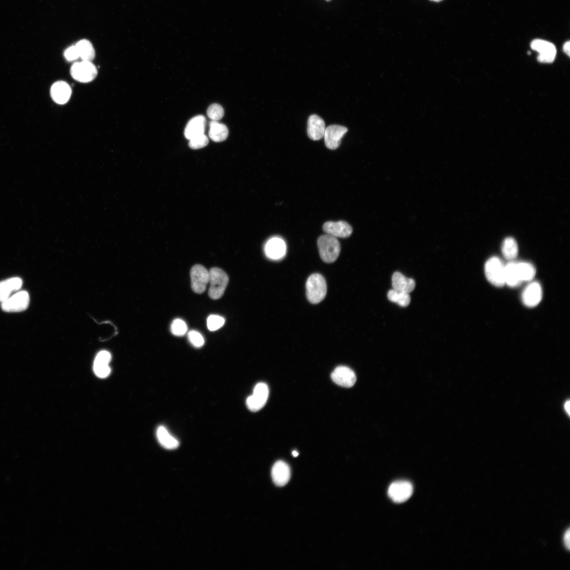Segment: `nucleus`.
I'll return each instance as SVG.
<instances>
[{"mask_svg":"<svg viewBox=\"0 0 570 570\" xmlns=\"http://www.w3.org/2000/svg\"><path fill=\"white\" fill-rule=\"evenodd\" d=\"M75 46L78 50L79 58L82 60L92 62L95 57V52L90 41L83 39L78 41Z\"/></svg>","mask_w":570,"mask_h":570,"instance_id":"a878e982","label":"nucleus"},{"mask_svg":"<svg viewBox=\"0 0 570 570\" xmlns=\"http://www.w3.org/2000/svg\"><path fill=\"white\" fill-rule=\"evenodd\" d=\"M519 277L522 281L532 280L535 276L536 270L534 266L529 262L517 263Z\"/></svg>","mask_w":570,"mask_h":570,"instance_id":"cd10ccee","label":"nucleus"},{"mask_svg":"<svg viewBox=\"0 0 570 570\" xmlns=\"http://www.w3.org/2000/svg\"><path fill=\"white\" fill-rule=\"evenodd\" d=\"M502 253L505 257L508 260H513L516 257L518 253V248L514 238L509 237L504 240L502 245Z\"/></svg>","mask_w":570,"mask_h":570,"instance_id":"bb28decb","label":"nucleus"},{"mask_svg":"<svg viewBox=\"0 0 570 570\" xmlns=\"http://www.w3.org/2000/svg\"><path fill=\"white\" fill-rule=\"evenodd\" d=\"M189 141V145L190 147L194 149L205 147L209 143V139L205 134L195 137Z\"/></svg>","mask_w":570,"mask_h":570,"instance_id":"473e14b6","label":"nucleus"},{"mask_svg":"<svg viewBox=\"0 0 570 570\" xmlns=\"http://www.w3.org/2000/svg\"><path fill=\"white\" fill-rule=\"evenodd\" d=\"M23 284L22 279L12 277L0 282V303L9 298L13 293L19 291Z\"/></svg>","mask_w":570,"mask_h":570,"instance_id":"aec40b11","label":"nucleus"},{"mask_svg":"<svg viewBox=\"0 0 570 570\" xmlns=\"http://www.w3.org/2000/svg\"><path fill=\"white\" fill-rule=\"evenodd\" d=\"M224 109L222 106L217 104L210 105L207 110V115L212 121L218 122L224 116Z\"/></svg>","mask_w":570,"mask_h":570,"instance_id":"c756f323","label":"nucleus"},{"mask_svg":"<svg viewBox=\"0 0 570 570\" xmlns=\"http://www.w3.org/2000/svg\"><path fill=\"white\" fill-rule=\"evenodd\" d=\"M317 246L321 259L326 263L336 261L341 252V245L337 238L325 234L318 238Z\"/></svg>","mask_w":570,"mask_h":570,"instance_id":"f257e3e1","label":"nucleus"},{"mask_svg":"<svg viewBox=\"0 0 570 570\" xmlns=\"http://www.w3.org/2000/svg\"><path fill=\"white\" fill-rule=\"evenodd\" d=\"M392 282L393 289L398 292L410 294L415 287V283L413 279L408 278L399 272L393 274Z\"/></svg>","mask_w":570,"mask_h":570,"instance_id":"4be33fe9","label":"nucleus"},{"mask_svg":"<svg viewBox=\"0 0 570 570\" xmlns=\"http://www.w3.org/2000/svg\"><path fill=\"white\" fill-rule=\"evenodd\" d=\"M266 256L273 260L282 258L286 254L287 246L284 242L278 238H274L267 242L265 246Z\"/></svg>","mask_w":570,"mask_h":570,"instance_id":"412c9836","label":"nucleus"},{"mask_svg":"<svg viewBox=\"0 0 570 570\" xmlns=\"http://www.w3.org/2000/svg\"><path fill=\"white\" fill-rule=\"evenodd\" d=\"M331 378L335 383L344 388L353 387L357 381L354 371L345 366H340L335 368L331 375Z\"/></svg>","mask_w":570,"mask_h":570,"instance_id":"9b49d317","label":"nucleus"},{"mask_svg":"<svg viewBox=\"0 0 570 570\" xmlns=\"http://www.w3.org/2000/svg\"><path fill=\"white\" fill-rule=\"evenodd\" d=\"M347 131V128L340 125H334L327 127L324 136L326 147L333 150L338 148Z\"/></svg>","mask_w":570,"mask_h":570,"instance_id":"f8f14e48","label":"nucleus"},{"mask_svg":"<svg viewBox=\"0 0 570 570\" xmlns=\"http://www.w3.org/2000/svg\"><path fill=\"white\" fill-rule=\"evenodd\" d=\"M531 47L539 53L538 57L539 62L551 63L554 61L557 55V49L552 43L541 39H535L531 42Z\"/></svg>","mask_w":570,"mask_h":570,"instance_id":"9d476101","label":"nucleus"},{"mask_svg":"<svg viewBox=\"0 0 570 570\" xmlns=\"http://www.w3.org/2000/svg\"><path fill=\"white\" fill-rule=\"evenodd\" d=\"M413 492V486L408 481L400 480L392 483L388 490L389 497L395 502L401 503L409 499Z\"/></svg>","mask_w":570,"mask_h":570,"instance_id":"6e6552de","label":"nucleus"},{"mask_svg":"<svg viewBox=\"0 0 570 570\" xmlns=\"http://www.w3.org/2000/svg\"><path fill=\"white\" fill-rule=\"evenodd\" d=\"M307 298L312 304L320 303L326 297L327 284L324 277L319 274L310 276L306 283Z\"/></svg>","mask_w":570,"mask_h":570,"instance_id":"f03ea898","label":"nucleus"},{"mask_svg":"<svg viewBox=\"0 0 570 570\" xmlns=\"http://www.w3.org/2000/svg\"><path fill=\"white\" fill-rule=\"evenodd\" d=\"M191 287L196 294H203L206 290L209 281V272L202 265H196L191 270Z\"/></svg>","mask_w":570,"mask_h":570,"instance_id":"1a4fd4ad","label":"nucleus"},{"mask_svg":"<svg viewBox=\"0 0 570 570\" xmlns=\"http://www.w3.org/2000/svg\"><path fill=\"white\" fill-rule=\"evenodd\" d=\"M569 47H570V42L569 41L566 42L564 43V45H563V50L564 52L568 56H569V52H570L569 51Z\"/></svg>","mask_w":570,"mask_h":570,"instance_id":"e433bc0d","label":"nucleus"},{"mask_svg":"<svg viewBox=\"0 0 570 570\" xmlns=\"http://www.w3.org/2000/svg\"><path fill=\"white\" fill-rule=\"evenodd\" d=\"M71 74L77 81L87 83L94 80L97 75V70L92 62L83 61L75 63L71 67Z\"/></svg>","mask_w":570,"mask_h":570,"instance_id":"39448f33","label":"nucleus"},{"mask_svg":"<svg viewBox=\"0 0 570 570\" xmlns=\"http://www.w3.org/2000/svg\"><path fill=\"white\" fill-rule=\"evenodd\" d=\"M207 121L203 115L196 116L192 118L187 124L184 136L189 140L204 134L206 127Z\"/></svg>","mask_w":570,"mask_h":570,"instance_id":"a211bd4d","label":"nucleus"},{"mask_svg":"<svg viewBox=\"0 0 570 570\" xmlns=\"http://www.w3.org/2000/svg\"><path fill=\"white\" fill-rule=\"evenodd\" d=\"M272 476L274 483L278 486H283L289 481L291 471L289 465L283 461L277 462L273 466Z\"/></svg>","mask_w":570,"mask_h":570,"instance_id":"dca6fc26","label":"nucleus"},{"mask_svg":"<svg viewBox=\"0 0 570 570\" xmlns=\"http://www.w3.org/2000/svg\"><path fill=\"white\" fill-rule=\"evenodd\" d=\"M188 339L190 342L196 347H202L205 344L203 335L197 331H190L188 334Z\"/></svg>","mask_w":570,"mask_h":570,"instance_id":"72a5a7b5","label":"nucleus"},{"mask_svg":"<svg viewBox=\"0 0 570 570\" xmlns=\"http://www.w3.org/2000/svg\"><path fill=\"white\" fill-rule=\"evenodd\" d=\"M209 136L215 142L225 141L229 135L227 127L217 121H211L209 125Z\"/></svg>","mask_w":570,"mask_h":570,"instance_id":"5701e85b","label":"nucleus"},{"mask_svg":"<svg viewBox=\"0 0 570 570\" xmlns=\"http://www.w3.org/2000/svg\"><path fill=\"white\" fill-rule=\"evenodd\" d=\"M292 455L294 457H296L298 456L299 454L297 451L295 450L293 451Z\"/></svg>","mask_w":570,"mask_h":570,"instance_id":"58836bf2","label":"nucleus"},{"mask_svg":"<svg viewBox=\"0 0 570 570\" xmlns=\"http://www.w3.org/2000/svg\"><path fill=\"white\" fill-rule=\"evenodd\" d=\"M30 297L27 292L20 291L11 295L2 303V309L8 313H17L26 310L29 305Z\"/></svg>","mask_w":570,"mask_h":570,"instance_id":"0eeeda50","label":"nucleus"},{"mask_svg":"<svg viewBox=\"0 0 570 570\" xmlns=\"http://www.w3.org/2000/svg\"><path fill=\"white\" fill-rule=\"evenodd\" d=\"M430 1L434 2H435V3H440L441 2L443 1V0H430Z\"/></svg>","mask_w":570,"mask_h":570,"instance_id":"ea45409f","label":"nucleus"},{"mask_svg":"<svg viewBox=\"0 0 570 570\" xmlns=\"http://www.w3.org/2000/svg\"><path fill=\"white\" fill-rule=\"evenodd\" d=\"M485 272L488 280L496 287H503L505 282V265L498 257H493L486 262Z\"/></svg>","mask_w":570,"mask_h":570,"instance_id":"20e7f679","label":"nucleus"},{"mask_svg":"<svg viewBox=\"0 0 570 570\" xmlns=\"http://www.w3.org/2000/svg\"><path fill=\"white\" fill-rule=\"evenodd\" d=\"M187 324L181 319L174 320L171 324V331L176 336H183L187 333Z\"/></svg>","mask_w":570,"mask_h":570,"instance_id":"7c9ffc66","label":"nucleus"},{"mask_svg":"<svg viewBox=\"0 0 570 570\" xmlns=\"http://www.w3.org/2000/svg\"><path fill=\"white\" fill-rule=\"evenodd\" d=\"M325 124L323 120L316 115H311L308 120V134L312 140H320L324 137Z\"/></svg>","mask_w":570,"mask_h":570,"instance_id":"6ab92c4d","label":"nucleus"},{"mask_svg":"<svg viewBox=\"0 0 570 570\" xmlns=\"http://www.w3.org/2000/svg\"><path fill=\"white\" fill-rule=\"evenodd\" d=\"M72 89L67 82L60 81L54 83L51 88V96L54 102L63 105L69 101Z\"/></svg>","mask_w":570,"mask_h":570,"instance_id":"f3484780","label":"nucleus"},{"mask_svg":"<svg viewBox=\"0 0 570 570\" xmlns=\"http://www.w3.org/2000/svg\"><path fill=\"white\" fill-rule=\"evenodd\" d=\"M323 229L326 234L336 238H348L353 232L352 227L344 221L327 222L324 225Z\"/></svg>","mask_w":570,"mask_h":570,"instance_id":"4468645a","label":"nucleus"},{"mask_svg":"<svg viewBox=\"0 0 570 570\" xmlns=\"http://www.w3.org/2000/svg\"><path fill=\"white\" fill-rule=\"evenodd\" d=\"M542 298V290L537 282L530 283L524 290L522 299L524 304L529 308L537 306Z\"/></svg>","mask_w":570,"mask_h":570,"instance_id":"ddd939ff","label":"nucleus"},{"mask_svg":"<svg viewBox=\"0 0 570 570\" xmlns=\"http://www.w3.org/2000/svg\"><path fill=\"white\" fill-rule=\"evenodd\" d=\"M225 323L224 318L220 316L211 315L207 320V326L211 331H215L221 328Z\"/></svg>","mask_w":570,"mask_h":570,"instance_id":"2f4dec72","label":"nucleus"},{"mask_svg":"<svg viewBox=\"0 0 570 570\" xmlns=\"http://www.w3.org/2000/svg\"><path fill=\"white\" fill-rule=\"evenodd\" d=\"M564 409H565L566 412H567V413L569 415V401H567L565 402V404L564 405Z\"/></svg>","mask_w":570,"mask_h":570,"instance_id":"4c0bfd02","label":"nucleus"},{"mask_svg":"<svg viewBox=\"0 0 570 570\" xmlns=\"http://www.w3.org/2000/svg\"><path fill=\"white\" fill-rule=\"evenodd\" d=\"M209 297L214 300L220 299L224 294L229 282L227 274L221 268H212L209 271Z\"/></svg>","mask_w":570,"mask_h":570,"instance_id":"7ed1b4c3","label":"nucleus"},{"mask_svg":"<svg viewBox=\"0 0 570 570\" xmlns=\"http://www.w3.org/2000/svg\"><path fill=\"white\" fill-rule=\"evenodd\" d=\"M388 299L392 302L397 303L403 308L408 306L410 303V296L409 293L390 290L388 294Z\"/></svg>","mask_w":570,"mask_h":570,"instance_id":"c85d7f7f","label":"nucleus"},{"mask_svg":"<svg viewBox=\"0 0 570 570\" xmlns=\"http://www.w3.org/2000/svg\"><path fill=\"white\" fill-rule=\"evenodd\" d=\"M563 542L565 548L569 550V529L565 532L563 537Z\"/></svg>","mask_w":570,"mask_h":570,"instance_id":"c9c22d12","label":"nucleus"},{"mask_svg":"<svg viewBox=\"0 0 570 570\" xmlns=\"http://www.w3.org/2000/svg\"><path fill=\"white\" fill-rule=\"evenodd\" d=\"M157 435L159 442L165 449L172 450L179 446V441L164 426L158 428Z\"/></svg>","mask_w":570,"mask_h":570,"instance_id":"b1692460","label":"nucleus"},{"mask_svg":"<svg viewBox=\"0 0 570 570\" xmlns=\"http://www.w3.org/2000/svg\"><path fill=\"white\" fill-rule=\"evenodd\" d=\"M111 355L106 350L99 352L94 363V371L99 378L104 379L109 376L111 372L109 363L111 361Z\"/></svg>","mask_w":570,"mask_h":570,"instance_id":"2eb2a0df","label":"nucleus"},{"mask_svg":"<svg viewBox=\"0 0 570 570\" xmlns=\"http://www.w3.org/2000/svg\"><path fill=\"white\" fill-rule=\"evenodd\" d=\"M269 393V388L267 384L263 382L257 384L253 394L247 399L246 405L248 408L253 412H257L261 409L266 404Z\"/></svg>","mask_w":570,"mask_h":570,"instance_id":"423d86ee","label":"nucleus"},{"mask_svg":"<svg viewBox=\"0 0 570 570\" xmlns=\"http://www.w3.org/2000/svg\"><path fill=\"white\" fill-rule=\"evenodd\" d=\"M505 282L508 286L514 288L522 282L519 277L517 263L511 262L505 266Z\"/></svg>","mask_w":570,"mask_h":570,"instance_id":"393cba45","label":"nucleus"},{"mask_svg":"<svg viewBox=\"0 0 570 570\" xmlns=\"http://www.w3.org/2000/svg\"><path fill=\"white\" fill-rule=\"evenodd\" d=\"M65 59L70 61H74L79 58L78 50L76 46H73L67 49L64 53Z\"/></svg>","mask_w":570,"mask_h":570,"instance_id":"f704fd0d","label":"nucleus"}]
</instances>
